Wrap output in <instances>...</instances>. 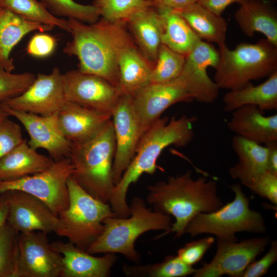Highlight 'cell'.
Instances as JSON below:
<instances>
[{
  "label": "cell",
  "instance_id": "6da1fadb",
  "mask_svg": "<svg viewBox=\"0 0 277 277\" xmlns=\"http://www.w3.org/2000/svg\"><path fill=\"white\" fill-rule=\"evenodd\" d=\"M67 22L72 39L63 52L77 57L80 71L100 76L117 88L119 53L134 41L126 23L103 18L91 24L73 18Z\"/></svg>",
  "mask_w": 277,
  "mask_h": 277
},
{
  "label": "cell",
  "instance_id": "7a4b0ae2",
  "mask_svg": "<svg viewBox=\"0 0 277 277\" xmlns=\"http://www.w3.org/2000/svg\"><path fill=\"white\" fill-rule=\"evenodd\" d=\"M195 116L183 115L180 117H160L143 133L135 154L111 192L109 204L118 217L130 215L127 194L131 184L144 174H153L159 167L157 161L162 151L173 145L184 147L193 139Z\"/></svg>",
  "mask_w": 277,
  "mask_h": 277
},
{
  "label": "cell",
  "instance_id": "3957f363",
  "mask_svg": "<svg viewBox=\"0 0 277 277\" xmlns=\"http://www.w3.org/2000/svg\"><path fill=\"white\" fill-rule=\"evenodd\" d=\"M191 174L189 170L147 187L146 201L153 210L175 219L170 229L155 239L170 233H175V238H180L185 234L186 226L196 214L211 212L223 206L216 181L205 176L194 179Z\"/></svg>",
  "mask_w": 277,
  "mask_h": 277
},
{
  "label": "cell",
  "instance_id": "277c9868",
  "mask_svg": "<svg viewBox=\"0 0 277 277\" xmlns=\"http://www.w3.org/2000/svg\"><path fill=\"white\" fill-rule=\"evenodd\" d=\"M129 206V216H109L104 220L102 233L86 252L92 254L120 253L129 261L138 263L141 258L135 248L136 240L146 232H165L172 226L171 216L151 210L139 197H134Z\"/></svg>",
  "mask_w": 277,
  "mask_h": 277
},
{
  "label": "cell",
  "instance_id": "5b68a950",
  "mask_svg": "<svg viewBox=\"0 0 277 277\" xmlns=\"http://www.w3.org/2000/svg\"><path fill=\"white\" fill-rule=\"evenodd\" d=\"M115 141L111 120L92 140L72 144L69 159L74 167L71 176L87 192L108 203L115 186L112 167Z\"/></svg>",
  "mask_w": 277,
  "mask_h": 277
},
{
  "label": "cell",
  "instance_id": "8992f818",
  "mask_svg": "<svg viewBox=\"0 0 277 277\" xmlns=\"http://www.w3.org/2000/svg\"><path fill=\"white\" fill-rule=\"evenodd\" d=\"M219 52L213 81L220 89H238L277 71V46L266 38L241 43L234 49L225 44Z\"/></svg>",
  "mask_w": 277,
  "mask_h": 277
},
{
  "label": "cell",
  "instance_id": "52a82bcc",
  "mask_svg": "<svg viewBox=\"0 0 277 277\" xmlns=\"http://www.w3.org/2000/svg\"><path fill=\"white\" fill-rule=\"evenodd\" d=\"M231 188L235 194L231 202L214 211L196 214L186 226L184 233L192 237L210 234L218 239L236 241L238 232H265L264 218L261 213L250 208V199L241 185L233 184Z\"/></svg>",
  "mask_w": 277,
  "mask_h": 277
},
{
  "label": "cell",
  "instance_id": "ba28073f",
  "mask_svg": "<svg viewBox=\"0 0 277 277\" xmlns=\"http://www.w3.org/2000/svg\"><path fill=\"white\" fill-rule=\"evenodd\" d=\"M67 186L69 203L58 215L60 227L56 233L86 251L102 233L104 220L116 215L108 203L91 196L71 176Z\"/></svg>",
  "mask_w": 277,
  "mask_h": 277
},
{
  "label": "cell",
  "instance_id": "9c48e42d",
  "mask_svg": "<svg viewBox=\"0 0 277 277\" xmlns=\"http://www.w3.org/2000/svg\"><path fill=\"white\" fill-rule=\"evenodd\" d=\"M73 171L69 158L53 161L40 172L16 180L0 181V194L13 190L25 192L42 201L58 216L68 206L67 181Z\"/></svg>",
  "mask_w": 277,
  "mask_h": 277
},
{
  "label": "cell",
  "instance_id": "30bf717a",
  "mask_svg": "<svg viewBox=\"0 0 277 277\" xmlns=\"http://www.w3.org/2000/svg\"><path fill=\"white\" fill-rule=\"evenodd\" d=\"M269 236L244 239L240 242L216 239V251L212 260L196 269L193 277H241L248 266L270 243Z\"/></svg>",
  "mask_w": 277,
  "mask_h": 277
},
{
  "label": "cell",
  "instance_id": "8fae6325",
  "mask_svg": "<svg viewBox=\"0 0 277 277\" xmlns=\"http://www.w3.org/2000/svg\"><path fill=\"white\" fill-rule=\"evenodd\" d=\"M41 231L18 233L15 277H61L62 255Z\"/></svg>",
  "mask_w": 277,
  "mask_h": 277
},
{
  "label": "cell",
  "instance_id": "7c38bea8",
  "mask_svg": "<svg viewBox=\"0 0 277 277\" xmlns=\"http://www.w3.org/2000/svg\"><path fill=\"white\" fill-rule=\"evenodd\" d=\"M115 151L112 167L114 185L133 159L144 133L132 96L121 95L111 114Z\"/></svg>",
  "mask_w": 277,
  "mask_h": 277
},
{
  "label": "cell",
  "instance_id": "4fadbf2b",
  "mask_svg": "<svg viewBox=\"0 0 277 277\" xmlns=\"http://www.w3.org/2000/svg\"><path fill=\"white\" fill-rule=\"evenodd\" d=\"M66 101L63 74L55 67L50 74H38L24 92L3 103L13 110L48 116L57 113Z\"/></svg>",
  "mask_w": 277,
  "mask_h": 277
},
{
  "label": "cell",
  "instance_id": "5bb4252c",
  "mask_svg": "<svg viewBox=\"0 0 277 277\" xmlns=\"http://www.w3.org/2000/svg\"><path fill=\"white\" fill-rule=\"evenodd\" d=\"M219 60V50L202 40L186 56L182 71L177 78L194 100L211 104L218 98L220 88L208 75L207 68L215 69Z\"/></svg>",
  "mask_w": 277,
  "mask_h": 277
},
{
  "label": "cell",
  "instance_id": "9a60e30c",
  "mask_svg": "<svg viewBox=\"0 0 277 277\" xmlns=\"http://www.w3.org/2000/svg\"><path fill=\"white\" fill-rule=\"evenodd\" d=\"M66 101L111 115L121 94L105 79L78 70L63 74Z\"/></svg>",
  "mask_w": 277,
  "mask_h": 277
},
{
  "label": "cell",
  "instance_id": "2e32d148",
  "mask_svg": "<svg viewBox=\"0 0 277 277\" xmlns=\"http://www.w3.org/2000/svg\"><path fill=\"white\" fill-rule=\"evenodd\" d=\"M4 193L8 204L7 222L18 233H56L59 218L42 201L22 191Z\"/></svg>",
  "mask_w": 277,
  "mask_h": 277
},
{
  "label": "cell",
  "instance_id": "e0dca14e",
  "mask_svg": "<svg viewBox=\"0 0 277 277\" xmlns=\"http://www.w3.org/2000/svg\"><path fill=\"white\" fill-rule=\"evenodd\" d=\"M131 96L144 133L170 106L194 101L177 78L166 83H150Z\"/></svg>",
  "mask_w": 277,
  "mask_h": 277
},
{
  "label": "cell",
  "instance_id": "ac0fdd59",
  "mask_svg": "<svg viewBox=\"0 0 277 277\" xmlns=\"http://www.w3.org/2000/svg\"><path fill=\"white\" fill-rule=\"evenodd\" d=\"M3 104L9 116L15 117L25 128L30 137L28 144L32 149H45L54 161L69 157L72 143L59 128L58 113L42 116L13 110Z\"/></svg>",
  "mask_w": 277,
  "mask_h": 277
},
{
  "label": "cell",
  "instance_id": "d6986e66",
  "mask_svg": "<svg viewBox=\"0 0 277 277\" xmlns=\"http://www.w3.org/2000/svg\"><path fill=\"white\" fill-rule=\"evenodd\" d=\"M111 120L110 114L67 101L57 113L59 128L72 144H82L92 140Z\"/></svg>",
  "mask_w": 277,
  "mask_h": 277
},
{
  "label": "cell",
  "instance_id": "ffe728a7",
  "mask_svg": "<svg viewBox=\"0 0 277 277\" xmlns=\"http://www.w3.org/2000/svg\"><path fill=\"white\" fill-rule=\"evenodd\" d=\"M51 244L63 257L61 277H107L117 260L115 253L95 256L70 242L58 241Z\"/></svg>",
  "mask_w": 277,
  "mask_h": 277
},
{
  "label": "cell",
  "instance_id": "44dd1931",
  "mask_svg": "<svg viewBox=\"0 0 277 277\" xmlns=\"http://www.w3.org/2000/svg\"><path fill=\"white\" fill-rule=\"evenodd\" d=\"M254 105L242 106L232 111L227 127L236 135L264 145L277 142V114L266 116Z\"/></svg>",
  "mask_w": 277,
  "mask_h": 277
},
{
  "label": "cell",
  "instance_id": "7402d4cb",
  "mask_svg": "<svg viewBox=\"0 0 277 277\" xmlns=\"http://www.w3.org/2000/svg\"><path fill=\"white\" fill-rule=\"evenodd\" d=\"M126 24L138 49L153 66L162 44V24L159 11L150 1L133 13Z\"/></svg>",
  "mask_w": 277,
  "mask_h": 277
},
{
  "label": "cell",
  "instance_id": "603a6c76",
  "mask_svg": "<svg viewBox=\"0 0 277 277\" xmlns=\"http://www.w3.org/2000/svg\"><path fill=\"white\" fill-rule=\"evenodd\" d=\"M232 146L238 161L229 168V173L248 187L268 171V148L237 135L233 137Z\"/></svg>",
  "mask_w": 277,
  "mask_h": 277
},
{
  "label": "cell",
  "instance_id": "cb8c5ba5",
  "mask_svg": "<svg viewBox=\"0 0 277 277\" xmlns=\"http://www.w3.org/2000/svg\"><path fill=\"white\" fill-rule=\"evenodd\" d=\"M153 65L133 41L121 50L117 58V88L121 95H132L150 83Z\"/></svg>",
  "mask_w": 277,
  "mask_h": 277
},
{
  "label": "cell",
  "instance_id": "d4e9b609",
  "mask_svg": "<svg viewBox=\"0 0 277 277\" xmlns=\"http://www.w3.org/2000/svg\"><path fill=\"white\" fill-rule=\"evenodd\" d=\"M234 17L245 35L252 37L261 33L277 46L276 13L264 0H248L240 5Z\"/></svg>",
  "mask_w": 277,
  "mask_h": 277
},
{
  "label": "cell",
  "instance_id": "484cf974",
  "mask_svg": "<svg viewBox=\"0 0 277 277\" xmlns=\"http://www.w3.org/2000/svg\"><path fill=\"white\" fill-rule=\"evenodd\" d=\"M54 27L27 20L7 9L0 8V65L7 71L14 69L10 53L15 45L28 33L43 32Z\"/></svg>",
  "mask_w": 277,
  "mask_h": 277
},
{
  "label": "cell",
  "instance_id": "4316f807",
  "mask_svg": "<svg viewBox=\"0 0 277 277\" xmlns=\"http://www.w3.org/2000/svg\"><path fill=\"white\" fill-rule=\"evenodd\" d=\"M53 160L32 149L26 140L0 159V181L16 180L40 172Z\"/></svg>",
  "mask_w": 277,
  "mask_h": 277
},
{
  "label": "cell",
  "instance_id": "83f0119b",
  "mask_svg": "<svg viewBox=\"0 0 277 277\" xmlns=\"http://www.w3.org/2000/svg\"><path fill=\"white\" fill-rule=\"evenodd\" d=\"M223 103L226 112H232L245 105L255 106L263 111L276 110L277 71L258 85L251 84L238 89L229 90L224 95Z\"/></svg>",
  "mask_w": 277,
  "mask_h": 277
},
{
  "label": "cell",
  "instance_id": "f1b7e54d",
  "mask_svg": "<svg viewBox=\"0 0 277 277\" xmlns=\"http://www.w3.org/2000/svg\"><path fill=\"white\" fill-rule=\"evenodd\" d=\"M174 11L184 18L201 40L216 44L219 47L226 44L228 25L222 15L197 2Z\"/></svg>",
  "mask_w": 277,
  "mask_h": 277
},
{
  "label": "cell",
  "instance_id": "f546056e",
  "mask_svg": "<svg viewBox=\"0 0 277 277\" xmlns=\"http://www.w3.org/2000/svg\"><path fill=\"white\" fill-rule=\"evenodd\" d=\"M157 11L162 24V44L186 56L201 40L178 12L171 10Z\"/></svg>",
  "mask_w": 277,
  "mask_h": 277
},
{
  "label": "cell",
  "instance_id": "4dcf8cb0",
  "mask_svg": "<svg viewBox=\"0 0 277 277\" xmlns=\"http://www.w3.org/2000/svg\"><path fill=\"white\" fill-rule=\"evenodd\" d=\"M127 276L185 277L193 275L196 269L183 262L177 255H168L160 263L148 265H124Z\"/></svg>",
  "mask_w": 277,
  "mask_h": 277
},
{
  "label": "cell",
  "instance_id": "1f68e13d",
  "mask_svg": "<svg viewBox=\"0 0 277 277\" xmlns=\"http://www.w3.org/2000/svg\"><path fill=\"white\" fill-rule=\"evenodd\" d=\"M0 8L27 20L57 27L70 32L67 20L53 15L38 0H0Z\"/></svg>",
  "mask_w": 277,
  "mask_h": 277
},
{
  "label": "cell",
  "instance_id": "d6a6232c",
  "mask_svg": "<svg viewBox=\"0 0 277 277\" xmlns=\"http://www.w3.org/2000/svg\"><path fill=\"white\" fill-rule=\"evenodd\" d=\"M185 58L186 56L161 44L152 69L150 83H166L176 78L182 71Z\"/></svg>",
  "mask_w": 277,
  "mask_h": 277
},
{
  "label": "cell",
  "instance_id": "836d02e7",
  "mask_svg": "<svg viewBox=\"0 0 277 277\" xmlns=\"http://www.w3.org/2000/svg\"><path fill=\"white\" fill-rule=\"evenodd\" d=\"M43 6L53 15L73 18L91 24L100 17L94 5H83L74 0H40Z\"/></svg>",
  "mask_w": 277,
  "mask_h": 277
},
{
  "label": "cell",
  "instance_id": "e575fe53",
  "mask_svg": "<svg viewBox=\"0 0 277 277\" xmlns=\"http://www.w3.org/2000/svg\"><path fill=\"white\" fill-rule=\"evenodd\" d=\"M18 234L7 222L0 229V277H15Z\"/></svg>",
  "mask_w": 277,
  "mask_h": 277
},
{
  "label": "cell",
  "instance_id": "d590c367",
  "mask_svg": "<svg viewBox=\"0 0 277 277\" xmlns=\"http://www.w3.org/2000/svg\"><path fill=\"white\" fill-rule=\"evenodd\" d=\"M150 3V0H94L100 16L110 22H125L137 11Z\"/></svg>",
  "mask_w": 277,
  "mask_h": 277
},
{
  "label": "cell",
  "instance_id": "8d00e7d4",
  "mask_svg": "<svg viewBox=\"0 0 277 277\" xmlns=\"http://www.w3.org/2000/svg\"><path fill=\"white\" fill-rule=\"evenodd\" d=\"M36 76L30 72L13 73L0 65V104L24 92Z\"/></svg>",
  "mask_w": 277,
  "mask_h": 277
},
{
  "label": "cell",
  "instance_id": "74e56055",
  "mask_svg": "<svg viewBox=\"0 0 277 277\" xmlns=\"http://www.w3.org/2000/svg\"><path fill=\"white\" fill-rule=\"evenodd\" d=\"M215 242V238L208 236L186 243L177 251V256L186 264L193 266L199 262Z\"/></svg>",
  "mask_w": 277,
  "mask_h": 277
},
{
  "label": "cell",
  "instance_id": "f35d334b",
  "mask_svg": "<svg viewBox=\"0 0 277 277\" xmlns=\"http://www.w3.org/2000/svg\"><path fill=\"white\" fill-rule=\"evenodd\" d=\"M23 138L20 126L8 118L0 122V159L19 145Z\"/></svg>",
  "mask_w": 277,
  "mask_h": 277
},
{
  "label": "cell",
  "instance_id": "ab89813d",
  "mask_svg": "<svg viewBox=\"0 0 277 277\" xmlns=\"http://www.w3.org/2000/svg\"><path fill=\"white\" fill-rule=\"evenodd\" d=\"M252 192L277 205V174L267 171L247 187Z\"/></svg>",
  "mask_w": 277,
  "mask_h": 277
},
{
  "label": "cell",
  "instance_id": "60d3db41",
  "mask_svg": "<svg viewBox=\"0 0 277 277\" xmlns=\"http://www.w3.org/2000/svg\"><path fill=\"white\" fill-rule=\"evenodd\" d=\"M267 253L260 260L254 261L246 268L241 277H261L267 273L277 261V242H270Z\"/></svg>",
  "mask_w": 277,
  "mask_h": 277
},
{
  "label": "cell",
  "instance_id": "b9f144b4",
  "mask_svg": "<svg viewBox=\"0 0 277 277\" xmlns=\"http://www.w3.org/2000/svg\"><path fill=\"white\" fill-rule=\"evenodd\" d=\"M56 44L54 36L41 32L31 38L27 46V52L36 57H47L53 52Z\"/></svg>",
  "mask_w": 277,
  "mask_h": 277
},
{
  "label": "cell",
  "instance_id": "7bdbcfd3",
  "mask_svg": "<svg viewBox=\"0 0 277 277\" xmlns=\"http://www.w3.org/2000/svg\"><path fill=\"white\" fill-rule=\"evenodd\" d=\"M248 0H198L197 3L212 11L221 15L225 9L233 3H238L240 5L243 4Z\"/></svg>",
  "mask_w": 277,
  "mask_h": 277
},
{
  "label": "cell",
  "instance_id": "ee69618b",
  "mask_svg": "<svg viewBox=\"0 0 277 277\" xmlns=\"http://www.w3.org/2000/svg\"><path fill=\"white\" fill-rule=\"evenodd\" d=\"M157 10H177L198 0H150Z\"/></svg>",
  "mask_w": 277,
  "mask_h": 277
},
{
  "label": "cell",
  "instance_id": "f6af8a7d",
  "mask_svg": "<svg viewBox=\"0 0 277 277\" xmlns=\"http://www.w3.org/2000/svg\"><path fill=\"white\" fill-rule=\"evenodd\" d=\"M268 148V171L277 174V142L265 145Z\"/></svg>",
  "mask_w": 277,
  "mask_h": 277
},
{
  "label": "cell",
  "instance_id": "bcb514c9",
  "mask_svg": "<svg viewBox=\"0 0 277 277\" xmlns=\"http://www.w3.org/2000/svg\"><path fill=\"white\" fill-rule=\"evenodd\" d=\"M8 204L4 193L0 194V229L7 222Z\"/></svg>",
  "mask_w": 277,
  "mask_h": 277
},
{
  "label": "cell",
  "instance_id": "7dc6e473",
  "mask_svg": "<svg viewBox=\"0 0 277 277\" xmlns=\"http://www.w3.org/2000/svg\"><path fill=\"white\" fill-rule=\"evenodd\" d=\"M9 116L5 109L3 103L0 104V122L8 118Z\"/></svg>",
  "mask_w": 277,
  "mask_h": 277
},
{
  "label": "cell",
  "instance_id": "c3c4849f",
  "mask_svg": "<svg viewBox=\"0 0 277 277\" xmlns=\"http://www.w3.org/2000/svg\"></svg>",
  "mask_w": 277,
  "mask_h": 277
}]
</instances>
